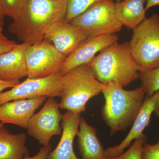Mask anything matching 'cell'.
<instances>
[{"instance_id":"5","label":"cell","mask_w":159,"mask_h":159,"mask_svg":"<svg viewBox=\"0 0 159 159\" xmlns=\"http://www.w3.org/2000/svg\"><path fill=\"white\" fill-rule=\"evenodd\" d=\"M129 44L140 72L159 66V14L146 18L134 29Z\"/></svg>"},{"instance_id":"32","label":"cell","mask_w":159,"mask_h":159,"mask_svg":"<svg viewBox=\"0 0 159 159\" xmlns=\"http://www.w3.org/2000/svg\"><path fill=\"white\" fill-rule=\"evenodd\" d=\"M110 1H111V2H114V1H116V2H120V1H121V0H110Z\"/></svg>"},{"instance_id":"31","label":"cell","mask_w":159,"mask_h":159,"mask_svg":"<svg viewBox=\"0 0 159 159\" xmlns=\"http://www.w3.org/2000/svg\"><path fill=\"white\" fill-rule=\"evenodd\" d=\"M3 127H4V124L0 122V129L2 128Z\"/></svg>"},{"instance_id":"9","label":"cell","mask_w":159,"mask_h":159,"mask_svg":"<svg viewBox=\"0 0 159 159\" xmlns=\"http://www.w3.org/2000/svg\"><path fill=\"white\" fill-rule=\"evenodd\" d=\"M59 110V104L54 97H48L41 109L29 120L27 127L28 134L43 146L50 145L52 137L61 134L60 122L63 115Z\"/></svg>"},{"instance_id":"3","label":"cell","mask_w":159,"mask_h":159,"mask_svg":"<svg viewBox=\"0 0 159 159\" xmlns=\"http://www.w3.org/2000/svg\"><path fill=\"white\" fill-rule=\"evenodd\" d=\"M88 65L100 82H113L122 88L139 78L141 71L128 42L113 43L100 51Z\"/></svg>"},{"instance_id":"15","label":"cell","mask_w":159,"mask_h":159,"mask_svg":"<svg viewBox=\"0 0 159 159\" xmlns=\"http://www.w3.org/2000/svg\"><path fill=\"white\" fill-rule=\"evenodd\" d=\"M30 45L17 44L10 51L0 54V79L13 81L28 76L25 52Z\"/></svg>"},{"instance_id":"21","label":"cell","mask_w":159,"mask_h":159,"mask_svg":"<svg viewBox=\"0 0 159 159\" xmlns=\"http://www.w3.org/2000/svg\"><path fill=\"white\" fill-rule=\"evenodd\" d=\"M146 140V136L144 134L134 140L128 150L124 153L116 157L106 158L105 159H142V149Z\"/></svg>"},{"instance_id":"29","label":"cell","mask_w":159,"mask_h":159,"mask_svg":"<svg viewBox=\"0 0 159 159\" xmlns=\"http://www.w3.org/2000/svg\"><path fill=\"white\" fill-rule=\"evenodd\" d=\"M154 112V113L155 114V115H156L159 118V99L158 101L157 102L156 107V108L155 109Z\"/></svg>"},{"instance_id":"26","label":"cell","mask_w":159,"mask_h":159,"mask_svg":"<svg viewBox=\"0 0 159 159\" xmlns=\"http://www.w3.org/2000/svg\"><path fill=\"white\" fill-rule=\"evenodd\" d=\"M20 83L19 80L5 81L0 79V93L3 90L8 88H12Z\"/></svg>"},{"instance_id":"22","label":"cell","mask_w":159,"mask_h":159,"mask_svg":"<svg viewBox=\"0 0 159 159\" xmlns=\"http://www.w3.org/2000/svg\"><path fill=\"white\" fill-rule=\"evenodd\" d=\"M6 16L14 20L20 13L28 0H2Z\"/></svg>"},{"instance_id":"1","label":"cell","mask_w":159,"mask_h":159,"mask_svg":"<svg viewBox=\"0 0 159 159\" xmlns=\"http://www.w3.org/2000/svg\"><path fill=\"white\" fill-rule=\"evenodd\" d=\"M67 0H28L8 30L24 43L41 42L54 23L65 20Z\"/></svg>"},{"instance_id":"4","label":"cell","mask_w":159,"mask_h":159,"mask_svg":"<svg viewBox=\"0 0 159 159\" xmlns=\"http://www.w3.org/2000/svg\"><path fill=\"white\" fill-rule=\"evenodd\" d=\"M61 80L63 91L59 108L76 113L85 111L88 102L100 94L104 86L88 64L71 69L61 75Z\"/></svg>"},{"instance_id":"28","label":"cell","mask_w":159,"mask_h":159,"mask_svg":"<svg viewBox=\"0 0 159 159\" xmlns=\"http://www.w3.org/2000/svg\"><path fill=\"white\" fill-rule=\"evenodd\" d=\"M159 6V0H147L145 7V11H147L152 7Z\"/></svg>"},{"instance_id":"10","label":"cell","mask_w":159,"mask_h":159,"mask_svg":"<svg viewBox=\"0 0 159 159\" xmlns=\"http://www.w3.org/2000/svg\"><path fill=\"white\" fill-rule=\"evenodd\" d=\"M118 39L119 36L116 34L89 37L67 56L58 73L61 76L76 67L88 64L97 53L118 41Z\"/></svg>"},{"instance_id":"16","label":"cell","mask_w":159,"mask_h":159,"mask_svg":"<svg viewBox=\"0 0 159 159\" xmlns=\"http://www.w3.org/2000/svg\"><path fill=\"white\" fill-rule=\"evenodd\" d=\"M97 130L80 117L77 136V144L82 159H105V150L97 136Z\"/></svg>"},{"instance_id":"17","label":"cell","mask_w":159,"mask_h":159,"mask_svg":"<svg viewBox=\"0 0 159 159\" xmlns=\"http://www.w3.org/2000/svg\"><path fill=\"white\" fill-rule=\"evenodd\" d=\"M147 0H123L115 4L116 17L122 26L134 29L146 18Z\"/></svg>"},{"instance_id":"23","label":"cell","mask_w":159,"mask_h":159,"mask_svg":"<svg viewBox=\"0 0 159 159\" xmlns=\"http://www.w3.org/2000/svg\"><path fill=\"white\" fill-rule=\"evenodd\" d=\"M142 159H159V141L151 145L145 142L142 149Z\"/></svg>"},{"instance_id":"11","label":"cell","mask_w":159,"mask_h":159,"mask_svg":"<svg viewBox=\"0 0 159 159\" xmlns=\"http://www.w3.org/2000/svg\"><path fill=\"white\" fill-rule=\"evenodd\" d=\"M159 99V90L151 97L146 96L130 131L119 145L109 147L105 150L106 157L119 156L124 152L125 148L130 146L132 142L144 134L143 131L149 125L151 117L154 112Z\"/></svg>"},{"instance_id":"20","label":"cell","mask_w":159,"mask_h":159,"mask_svg":"<svg viewBox=\"0 0 159 159\" xmlns=\"http://www.w3.org/2000/svg\"><path fill=\"white\" fill-rule=\"evenodd\" d=\"M139 78L147 97H151L159 90V66L147 72H139Z\"/></svg>"},{"instance_id":"27","label":"cell","mask_w":159,"mask_h":159,"mask_svg":"<svg viewBox=\"0 0 159 159\" xmlns=\"http://www.w3.org/2000/svg\"><path fill=\"white\" fill-rule=\"evenodd\" d=\"M6 16L5 12H4V9L2 2V0H0V31H3V27L4 25V19Z\"/></svg>"},{"instance_id":"7","label":"cell","mask_w":159,"mask_h":159,"mask_svg":"<svg viewBox=\"0 0 159 159\" xmlns=\"http://www.w3.org/2000/svg\"><path fill=\"white\" fill-rule=\"evenodd\" d=\"M66 57L45 39L30 45L25 52L28 77L43 78L58 73Z\"/></svg>"},{"instance_id":"6","label":"cell","mask_w":159,"mask_h":159,"mask_svg":"<svg viewBox=\"0 0 159 159\" xmlns=\"http://www.w3.org/2000/svg\"><path fill=\"white\" fill-rule=\"evenodd\" d=\"M115 4L110 0L97 3L70 23L89 37L116 34L123 26L116 17Z\"/></svg>"},{"instance_id":"2","label":"cell","mask_w":159,"mask_h":159,"mask_svg":"<svg viewBox=\"0 0 159 159\" xmlns=\"http://www.w3.org/2000/svg\"><path fill=\"white\" fill-rule=\"evenodd\" d=\"M101 93L105 99L102 117L110 129L111 135L125 130L133 123L146 95L142 86L126 90L113 82L105 84Z\"/></svg>"},{"instance_id":"13","label":"cell","mask_w":159,"mask_h":159,"mask_svg":"<svg viewBox=\"0 0 159 159\" xmlns=\"http://www.w3.org/2000/svg\"><path fill=\"white\" fill-rule=\"evenodd\" d=\"M47 97L33 99H18L0 106V122L9 123L27 129L34 112L43 103Z\"/></svg>"},{"instance_id":"8","label":"cell","mask_w":159,"mask_h":159,"mask_svg":"<svg viewBox=\"0 0 159 159\" xmlns=\"http://www.w3.org/2000/svg\"><path fill=\"white\" fill-rule=\"evenodd\" d=\"M61 77V75L56 73L43 78L28 77L9 90L0 93V106L18 99L61 97L63 91Z\"/></svg>"},{"instance_id":"18","label":"cell","mask_w":159,"mask_h":159,"mask_svg":"<svg viewBox=\"0 0 159 159\" xmlns=\"http://www.w3.org/2000/svg\"><path fill=\"white\" fill-rule=\"evenodd\" d=\"M27 135L13 134L3 127L0 129V159H24L29 155L25 143Z\"/></svg>"},{"instance_id":"19","label":"cell","mask_w":159,"mask_h":159,"mask_svg":"<svg viewBox=\"0 0 159 159\" xmlns=\"http://www.w3.org/2000/svg\"><path fill=\"white\" fill-rule=\"evenodd\" d=\"M104 0H67L65 20L70 23L72 20L82 14L89 8Z\"/></svg>"},{"instance_id":"12","label":"cell","mask_w":159,"mask_h":159,"mask_svg":"<svg viewBox=\"0 0 159 159\" xmlns=\"http://www.w3.org/2000/svg\"><path fill=\"white\" fill-rule=\"evenodd\" d=\"M89 36L65 20L54 23L45 34L57 51L66 57L73 52Z\"/></svg>"},{"instance_id":"24","label":"cell","mask_w":159,"mask_h":159,"mask_svg":"<svg viewBox=\"0 0 159 159\" xmlns=\"http://www.w3.org/2000/svg\"><path fill=\"white\" fill-rule=\"evenodd\" d=\"M17 44L13 41L8 39L6 36L0 37V54L10 51Z\"/></svg>"},{"instance_id":"14","label":"cell","mask_w":159,"mask_h":159,"mask_svg":"<svg viewBox=\"0 0 159 159\" xmlns=\"http://www.w3.org/2000/svg\"><path fill=\"white\" fill-rule=\"evenodd\" d=\"M81 114L67 111L63 115L62 133L57 147L47 159H78L74 150V142L79 129Z\"/></svg>"},{"instance_id":"25","label":"cell","mask_w":159,"mask_h":159,"mask_svg":"<svg viewBox=\"0 0 159 159\" xmlns=\"http://www.w3.org/2000/svg\"><path fill=\"white\" fill-rule=\"evenodd\" d=\"M52 150V146L51 144L47 146H43L40 149L38 153L32 157L28 156L25 157L24 159H47L49 154Z\"/></svg>"},{"instance_id":"30","label":"cell","mask_w":159,"mask_h":159,"mask_svg":"<svg viewBox=\"0 0 159 159\" xmlns=\"http://www.w3.org/2000/svg\"><path fill=\"white\" fill-rule=\"evenodd\" d=\"M5 37L4 34H3V31H0V37Z\"/></svg>"}]
</instances>
